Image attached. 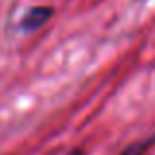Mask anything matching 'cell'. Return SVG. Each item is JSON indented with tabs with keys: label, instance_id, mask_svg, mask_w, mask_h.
Wrapping results in <instances>:
<instances>
[{
	"label": "cell",
	"instance_id": "cell-1",
	"mask_svg": "<svg viewBox=\"0 0 155 155\" xmlns=\"http://www.w3.org/2000/svg\"><path fill=\"white\" fill-rule=\"evenodd\" d=\"M53 16V8L51 6H34L22 16V22H20V28L24 31H35L39 28H43L49 18Z\"/></svg>",
	"mask_w": 155,
	"mask_h": 155
},
{
	"label": "cell",
	"instance_id": "cell-2",
	"mask_svg": "<svg viewBox=\"0 0 155 155\" xmlns=\"http://www.w3.org/2000/svg\"><path fill=\"white\" fill-rule=\"evenodd\" d=\"M155 145V134L153 136H149L147 140H141V141H136V143L128 145V147L124 149L120 155H145Z\"/></svg>",
	"mask_w": 155,
	"mask_h": 155
},
{
	"label": "cell",
	"instance_id": "cell-3",
	"mask_svg": "<svg viewBox=\"0 0 155 155\" xmlns=\"http://www.w3.org/2000/svg\"><path fill=\"white\" fill-rule=\"evenodd\" d=\"M67 155H87L84 153V149H81V147H75V149H71Z\"/></svg>",
	"mask_w": 155,
	"mask_h": 155
}]
</instances>
